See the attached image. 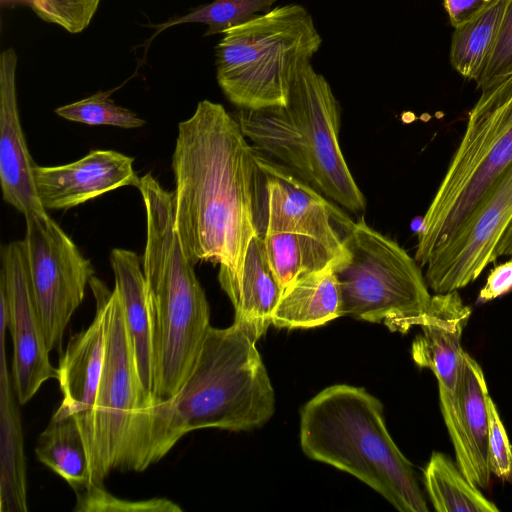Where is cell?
<instances>
[{"label":"cell","instance_id":"1f68e13d","mask_svg":"<svg viewBox=\"0 0 512 512\" xmlns=\"http://www.w3.org/2000/svg\"><path fill=\"white\" fill-rule=\"evenodd\" d=\"M509 74H512V0L507 2L489 62L475 82L480 88L494 79Z\"/></svg>","mask_w":512,"mask_h":512},{"label":"cell","instance_id":"2e32d148","mask_svg":"<svg viewBox=\"0 0 512 512\" xmlns=\"http://www.w3.org/2000/svg\"><path fill=\"white\" fill-rule=\"evenodd\" d=\"M96 311L91 324L73 335L57 368L62 401L59 410L76 417L88 450L89 418L101 376L106 343V300L108 287L100 279H90ZM89 454V452H88Z\"/></svg>","mask_w":512,"mask_h":512},{"label":"cell","instance_id":"e575fe53","mask_svg":"<svg viewBox=\"0 0 512 512\" xmlns=\"http://www.w3.org/2000/svg\"><path fill=\"white\" fill-rule=\"evenodd\" d=\"M494 256L495 259L502 256H512V220L498 242Z\"/></svg>","mask_w":512,"mask_h":512},{"label":"cell","instance_id":"7a4b0ae2","mask_svg":"<svg viewBox=\"0 0 512 512\" xmlns=\"http://www.w3.org/2000/svg\"><path fill=\"white\" fill-rule=\"evenodd\" d=\"M256 342L234 322L227 328L210 327L192 374L180 391L140 410L133 435L146 467L160 461L194 430L246 431L270 420L275 392Z\"/></svg>","mask_w":512,"mask_h":512},{"label":"cell","instance_id":"f1b7e54d","mask_svg":"<svg viewBox=\"0 0 512 512\" xmlns=\"http://www.w3.org/2000/svg\"><path fill=\"white\" fill-rule=\"evenodd\" d=\"M76 512H181L182 509L166 498L126 500L110 494L103 485L92 484L75 492Z\"/></svg>","mask_w":512,"mask_h":512},{"label":"cell","instance_id":"5b68a950","mask_svg":"<svg viewBox=\"0 0 512 512\" xmlns=\"http://www.w3.org/2000/svg\"><path fill=\"white\" fill-rule=\"evenodd\" d=\"M234 117L256 150L346 210H365L364 194L340 146V105L328 81L311 64L298 76L286 104L239 108Z\"/></svg>","mask_w":512,"mask_h":512},{"label":"cell","instance_id":"ffe728a7","mask_svg":"<svg viewBox=\"0 0 512 512\" xmlns=\"http://www.w3.org/2000/svg\"><path fill=\"white\" fill-rule=\"evenodd\" d=\"M223 291L234 307V323L259 340L272 324L282 289L268 263L263 234L251 240L240 277Z\"/></svg>","mask_w":512,"mask_h":512},{"label":"cell","instance_id":"836d02e7","mask_svg":"<svg viewBox=\"0 0 512 512\" xmlns=\"http://www.w3.org/2000/svg\"><path fill=\"white\" fill-rule=\"evenodd\" d=\"M497 0H444L451 25L456 28L492 6Z\"/></svg>","mask_w":512,"mask_h":512},{"label":"cell","instance_id":"4dcf8cb0","mask_svg":"<svg viewBox=\"0 0 512 512\" xmlns=\"http://www.w3.org/2000/svg\"><path fill=\"white\" fill-rule=\"evenodd\" d=\"M489 408V468L503 481L512 480V447L497 407L491 397Z\"/></svg>","mask_w":512,"mask_h":512},{"label":"cell","instance_id":"44dd1931","mask_svg":"<svg viewBox=\"0 0 512 512\" xmlns=\"http://www.w3.org/2000/svg\"><path fill=\"white\" fill-rule=\"evenodd\" d=\"M337 264V263H336ZM333 264L282 291L273 313L278 328H314L341 317V292Z\"/></svg>","mask_w":512,"mask_h":512},{"label":"cell","instance_id":"d6a6232c","mask_svg":"<svg viewBox=\"0 0 512 512\" xmlns=\"http://www.w3.org/2000/svg\"><path fill=\"white\" fill-rule=\"evenodd\" d=\"M510 257L508 261L495 266L490 271L478 296L480 302L494 300L512 290V256Z\"/></svg>","mask_w":512,"mask_h":512},{"label":"cell","instance_id":"9c48e42d","mask_svg":"<svg viewBox=\"0 0 512 512\" xmlns=\"http://www.w3.org/2000/svg\"><path fill=\"white\" fill-rule=\"evenodd\" d=\"M144 406L131 337L114 288L106 300L104 361L89 418L88 452L94 484L103 485L104 479L118 470L134 417Z\"/></svg>","mask_w":512,"mask_h":512},{"label":"cell","instance_id":"484cf974","mask_svg":"<svg viewBox=\"0 0 512 512\" xmlns=\"http://www.w3.org/2000/svg\"><path fill=\"white\" fill-rule=\"evenodd\" d=\"M429 498L438 512H497L477 486L461 472L458 465L441 452H433L424 471Z\"/></svg>","mask_w":512,"mask_h":512},{"label":"cell","instance_id":"7c38bea8","mask_svg":"<svg viewBox=\"0 0 512 512\" xmlns=\"http://www.w3.org/2000/svg\"><path fill=\"white\" fill-rule=\"evenodd\" d=\"M0 279L6 290L13 346L12 382L21 405L30 401L58 372L51 362L39 319L27 267L24 240L13 241L1 250Z\"/></svg>","mask_w":512,"mask_h":512},{"label":"cell","instance_id":"9a60e30c","mask_svg":"<svg viewBox=\"0 0 512 512\" xmlns=\"http://www.w3.org/2000/svg\"><path fill=\"white\" fill-rule=\"evenodd\" d=\"M134 158L114 150H91L64 165H34L39 201L47 210H66L124 186L139 188Z\"/></svg>","mask_w":512,"mask_h":512},{"label":"cell","instance_id":"4316f807","mask_svg":"<svg viewBox=\"0 0 512 512\" xmlns=\"http://www.w3.org/2000/svg\"><path fill=\"white\" fill-rule=\"evenodd\" d=\"M277 0H213L191 12L158 25L157 33L179 24L202 23L208 26L204 36L224 34L228 29L243 24L272 9Z\"/></svg>","mask_w":512,"mask_h":512},{"label":"cell","instance_id":"52a82bcc","mask_svg":"<svg viewBox=\"0 0 512 512\" xmlns=\"http://www.w3.org/2000/svg\"><path fill=\"white\" fill-rule=\"evenodd\" d=\"M480 89L462 140L418 231L414 258L421 267L512 163V74Z\"/></svg>","mask_w":512,"mask_h":512},{"label":"cell","instance_id":"603a6c76","mask_svg":"<svg viewBox=\"0 0 512 512\" xmlns=\"http://www.w3.org/2000/svg\"><path fill=\"white\" fill-rule=\"evenodd\" d=\"M488 387L481 366L463 352L459 382L462 427L471 455L475 484L486 488L490 482Z\"/></svg>","mask_w":512,"mask_h":512},{"label":"cell","instance_id":"4fadbf2b","mask_svg":"<svg viewBox=\"0 0 512 512\" xmlns=\"http://www.w3.org/2000/svg\"><path fill=\"white\" fill-rule=\"evenodd\" d=\"M255 151L264 232L306 234L344 251L345 234L339 228L347 233L354 222L288 167Z\"/></svg>","mask_w":512,"mask_h":512},{"label":"cell","instance_id":"ac0fdd59","mask_svg":"<svg viewBox=\"0 0 512 512\" xmlns=\"http://www.w3.org/2000/svg\"><path fill=\"white\" fill-rule=\"evenodd\" d=\"M115 286L131 337L145 406L154 401V356L152 321L143 268L130 250L114 248L110 254Z\"/></svg>","mask_w":512,"mask_h":512},{"label":"cell","instance_id":"f546056e","mask_svg":"<svg viewBox=\"0 0 512 512\" xmlns=\"http://www.w3.org/2000/svg\"><path fill=\"white\" fill-rule=\"evenodd\" d=\"M100 0H31V7L42 20L61 26L69 33H80L90 23Z\"/></svg>","mask_w":512,"mask_h":512},{"label":"cell","instance_id":"5bb4252c","mask_svg":"<svg viewBox=\"0 0 512 512\" xmlns=\"http://www.w3.org/2000/svg\"><path fill=\"white\" fill-rule=\"evenodd\" d=\"M471 309L457 291L435 293L422 317L421 334L412 343L414 362L430 369L438 381L440 408L451 442L465 443L459 405V382L464 350L461 347L463 330Z\"/></svg>","mask_w":512,"mask_h":512},{"label":"cell","instance_id":"ba28073f","mask_svg":"<svg viewBox=\"0 0 512 512\" xmlns=\"http://www.w3.org/2000/svg\"><path fill=\"white\" fill-rule=\"evenodd\" d=\"M346 257L334 266L341 316L383 323L392 332L419 326L432 296L421 266L363 218L344 237Z\"/></svg>","mask_w":512,"mask_h":512},{"label":"cell","instance_id":"e0dca14e","mask_svg":"<svg viewBox=\"0 0 512 512\" xmlns=\"http://www.w3.org/2000/svg\"><path fill=\"white\" fill-rule=\"evenodd\" d=\"M17 55L0 56V181L3 199L24 216L46 211L34 181V161L22 130L16 93Z\"/></svg>","mask_w":512,"mask_h":512},{"label":"cell","instance_id":"d6986e66","mask_svg":"<svg viewBox=\"0 0 512 512\" xmlns=\"http://www.w3.org/2000/svg\"><path fill=\"white\" fill-rule=\"evenodd\" d=\"M0 326V511L26 512L27 477L19 401L8 371L5 337Z\"/></svg>","mask_w":512,"mask_h":512},{"label":"cell","instance_id":"d4e9b609","mask_svg":"<svg viewBox=\"0 0 512 512\" xmlns=\"http://www.w3.org/2000/svg\"><path fill=\"white\" fill-rule=\"evenodd\" d=\"M508 0H497L484 12L455 28L450 63L462 76L476 81L486 68L498 37Z\"/></svg>","mask_w":512,"mask_h":512},{"label":"cell","instance_id":"8fae6325","mask_svg":"<svg viewBox=\"0 0 512 512\" xmlns=\"http://www.w3.org/2000/svg\"><path fill=\"white\" fill-rule=\"evenodd\" d=\"M512 220V163L428 259L425 279L434 293H447L475 281L494 262L495 249Z\"/></svg>","mask_w":512,"mask_h":512},{"label":"cell","instance_id":"277c9868","mask_svg":"<svg viewBox=\"0 0 512 512\" xmlns=\"http://www.w3.org/2000/svg\"><path fill=\"white\" fill-rule=\"evenodd\" d=\"M300 445L315 461L347 472L401 512H427L411 462L390 436L379 399L364 388L329 386L300 412Z\"/></svg>","mask_w":512,"mask_h":512},{"label":"cell","instance_id":"83f0119b","mask_svg":"<svg viewBox=\"0 0 512 512\" xmlns=\"http://www.w3.org/2000/svg\"><path fill=\"white\" fill-rule=\"evenodd\" d=\"M55 113L69 121L87 125H107L120 128H138L145 124L131 110L116 105L109 93L98 92L82 100L58 107Z\"/></svg>","mask_w":512,"mask_h":512},{"label":"cell","instance_id":"3957f363","mask_svg":"<svg viewBox=\"0 0 512 512\" xmlns=\"http://www.w3.org/2000/svg\"><path fill=\"white\" fill-rule=\"evenodd\" d=\"M146 211L142 268L152 321L154 401L174 397L196 365L210 325L205 292L175 227L173 193L141 190Z\"/></svg>","mask_w":512,"mask_h":512},{"label":"cell","instance_id":"7402d4cb","mask_svg":"<svg viewBox=\"0 0 512 512\" xmlns=\"http://www.w3.org/2000/svg\"><path fill=\"white\" fill-rule=\"evenodd\" d=\"M38 460L63 478L75 492L94 484L89 454L76 417L57 408L39 435Z\"/></svg>","mask_w":512,"mask_h":512},{"label":"cell","instance_id":"cb8c5ba5","mask_svg":"<svg viewBox=\"0 0 512 512\" xmlns=\"http://www.w3.org/2000/svg\"><path fill=\"white\" fill-rule=\"evenodd\" d=\"M270 268L282 291L294 282L343 260L347 251L295 232H264Z\"/></svg>","mask_w":512,"mask_h":512},{"label":"cell","instance_id":"30bf717a","mask_svg":"<svg viewBox=\"0 0 512 512\" xmlns=\"http://www.w3.org/2000/svg\"><path fill=\"white\" fill-rule=\"evenodd\" d=\"M24 237L30 283L50 352H61L66 327L94 276L89 259L48 215L25 216Z\"/></svg>","mask_w":512,"mask_h":512},{"label":"cell","instance_id":"6da1fadb","mask_svg":"<svg viewBox=\"0 0 512 512\" xmlns=\"http://www.w3.org/2000/svg\"><path fill=\"white\" fill-rule=\"evenodd\" d=\"M236 118L202 100L178 125L172 156L175 227L187 258L220 265L222 289L238 280L260 231L261 172Z\"/></svg>","mask_w":512,"mask_h":512},{"label":"cell","instance_id":"8992f818","mask_svg":"<svg viewBox=\"0 0 512 512\" xmlns=\"http://www.w3.org/2000/svg\"><path fill=\"white\" fill-rule=\"evenodd\" d=\"M321 44L305 7L277 6L223 34L215 48L218 84L242 109L284 105Z\"/></svg>","mask_w":512,"mask_h":512}]
</instances>
